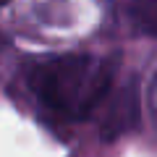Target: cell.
Segmentation results:
<instances>
[{
  "label": "cell",
  "mask_w": 157,
  "mask_h": 157,
  "mask_svg": "<svg viewBox=\"0 0 157 157\" xmlns=\"http://www.w3.org/2000/svg\"><path fill=\"white\" fill-rule=\"evenodd\" d=\"M115 68L89 55H63L32 73V86L42 105L68 118H86L110 92Z\"/></svg>",
  "instance_id": "6da1fadb"
},
{
  "label": "cell",
  "mask_w": 157,
  "mask_h": 157,
  "mask_svg": "<svg viewBox=\"0 0 157 157\" xmlns=\"http://www.w3.org/2000/svg\"><path fill=\"white\" fill-rule=\"evenodd\" d=\"M136 123H139V89L131 81L113 97V105L107 107L105 121H102V139L113 141L123 136L126 131H131Z\"/></svg>",
  "instance_id": "7a4b0ae2"
},
{
  "label": "cell",
  "mask_w": 157,
  "mask_h": 157,
  "mask_svg": "<svg viewBox=\"0 0 157 157\" xmlns=\"http://www.w3.org/2000/svg\"><path fill=\"white\" fill-rule=\"evenodd\" d=\"M136 16H139V24L144 32L157 34V6H144V8H136Z\"/></svg>",
  "instance_id": "3957f363"
}]
</instances>
